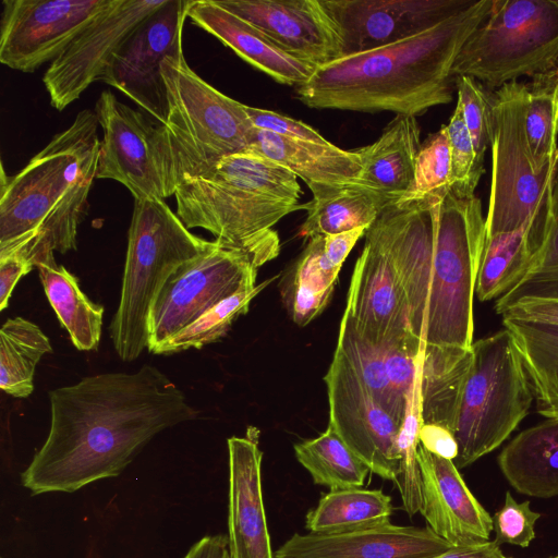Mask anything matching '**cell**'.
I'll list each match as a JSON object with an SVG mask.
<instances>
[{
  "label": "cell",
  "instance_id": "1",
  "mask_svg": "<svg viewBox=\"0 0 558 558\" xmlns=\"http://www.w3.org/2000/svg\"><path fill=\"white\" fill-rule=\"evenodd\" d=\"M46 440L21 474L31 495L74 493L119 476L161 432L198 412L158 367L109 372L49 391Z\"/></svg>",
  "mask_w": 558,
  "mask_h": 558
},
{
  "label": "cell",
  "instance_id": "2",
  "mask_svg": "<svg viewBox=\"0 0 558 558\" xmlns=\"http://www.w3.org/2000/svg\"><path fill=\"white\" fill-rule=\"evenodd\" d=\"M405 295L411 331L432 345L470 348L486 240L481 199L450 187L388 204L377 218Z\"/></svg>",
  "mask_w": 558,
  "mask_h": 558
},
{
  "label": "cell",
  "instance_id": "3",
  "mask_svg": "<svg viewBox=\"0 0 558 558\" xmlns=\"http://www.w3.org/2000/svg\"><path fill=\"white\" fill-rule=\"evenodd\" d=\"M492 1L475 0L410 38L317 66L295 87L299 100L314 109L391 111L414 117L451 102L452 65L488 15Z\"/></svg>",
  "mask_w": 558,
  "mask_h": 558
},
{
  "label": "cell",
  "instance_id": "4",
  "mask_svg": "<svg viewBox=\"0 0 558 558\" xmlns=\"http://www.w3.org/2000/svg\"><path fill=\"white\" fill-rule=\"evenodd\" d=\"M98 126L95 111L82 110L22 170H2L0 258L15 255L36 267L54 252L76 250L97 174Z\"/></svg>",
  "mask_w": 558,
  "mask_h": 558
},
{
  "label": "cell",
  "instance_id": "5",
  "mask_svg": "<svg viewBox=\"0 0 558 558\" xmlns=\"http://www.w3.org/2000/svg\"><path fill=\"white\" fill-rule=\"evenodd\" d=\"M301 195L294 173L250 150L183 179L174 193L177 215L187 229L209 231L219 245L248 254L259 267L279 254L272 227L302 209Z\"/></svg>",
  "mask_w": 558,
  "mask_h": 558
},
{
  "label": "cell",
  "instance_id": "6",
  "mask_svg": "<svg viewBox=\"0 0 558 558\" xmlns=\"http://www.w3.org/2000/svg\"><path fill=\"white\" fill-rule=\"evenodd\" d=\"M214 244L193 234L160 198L134 199L118 308L110 338L124 362L148 347L151 305L170 274Z\"/></svg>",
  "mask_w": 558,
  "mask_h": 558
},
{
  "label": "cell",
  "instance_id": "7",
  "mask_svg": "<svg viewBox=\"0 0 558 558\" xmlns=\"http://www.w3.org/2000/svg\"><path fill=\"white\" fill-rule=\"evenodd\" d=\"M529 84L508 83L492 92V181L486 236L531 228L545 241L551 220L556 163L538 169L532 158L525 111Z\"/></svg>",
  "mask_w": 558,
  "mask_h": 558
},
{
  "label": "cell",
  "instance_id": "8",
  "mask_svg": "<svg viewBox=\"0 0 558 558\" xmlns=\"http://www.w3.org/2000/svg\"><path fill=\"white\" fill-rule=\"evenodd\" d=\"M533 399L530 377L508 329L473 342L453 428L458 470L499 447L525 417Z\"/></svg>",
  "mask_w": 558,
  "mask_h": 558
},
{
  "label": "cell",
  "instance_id": "9",
  "mask_svg": "<svg viewBox=\"0 0 558 558\" xmlns=\"http://www.w3.org/2000/svg\"><path fill=\"white\" fill-rule=\"evenodd\" d=\"M557 71L558 0H493L457 56L451 76H471L495 92L522 76Z\"/></svg>",
  "mask_w": 558,
  "mask_h": 558
},
{
  "label": "cell",
  "instance_id": "10",
  "mask_svg": "<svg viewBox=\"0 0 558 558\" xmlns=\"http://www.w3.org/2000/svg\"><path fill=\"white\" fill-rule=\"evenodd\" d=\"M161 75L168 100L162 125L181 182L207 172L223 157L250 149L255 126L244 104L201 78L184 56L168 57Z\"/></svg>",
  "mask_w": 558,
  "mask_h": 558
},
{
  "label": "cell",
  "instance_id": "11",
  "mask_svg": "<svg viewBox=\"0 0 558 558\" xmlns=\"http://www.w3.org/2000/svg\"><path fill=\"white\" fill-rule=\"evenodd\" d=\"M95 113L102 131L96 178L122 183L134 199L174 195L181 181L163 125L110 90L101 92Z\"/></svg>",
  "mask_w": 558,
  "mask_h": 558
},
{
  "label": "cell",
  "instance_id": "12",
  "mask_svg": "<svg viewBox=\"0 0 558 558\" xmlns=\"http://www.w3.org/2000/svg\"><path fill=\"white\" fill-rule=\"evenodd\" d=\"M258 265L246 253L214 244L178 266L158 292L148 318V351L195 322L205 312L256 282Z\"/></svg>",
  "mask_w": 558,
  "mask_h": 558
},
{
  "label": "cell",
  "instance_id": "13",
  "mask_svg": "<svg viewBox=\"0 0 558 558\" xmlns=\"http://www.w3.org/2000/svg\"><path fill=\"white\" fill-rule=\"evenodd\" d=\"M344 313L356 331L375 345L400 347L420 353L424 344L411 331L405 295L377 219L366 230Z\"/></svg>",
  "mask_w": 558,
  "mask_h": 558
},
{
  "label": "cell",
  "instance_id": "14",
  "mask_svg": "<svg viewBox=\"0 0 558 558\" xmlns=\"http://www.w3.org/2000/svg\"><path fill=\"white\" fill-rule=\"evenodd\" d=\"M113 0H4L0 62L34 72L53 62Z\"/></svg>",
  "mask_w": 558,
  "mask_h": 558
},
{
  "label": "cell",
  "instance_id": "15",
  "mask_svg": "<svg viewBox=\"0 0 558 558\" xmlns=\"http://www.w3.org/2000/svg\"><path fill=\"white\" fill-rule=\"evenodd\" d=\"M190 0H167L117 51L99 81L117 88L165 124L167 89L161 75L168 57H183L182 32Z\"/></svg>",
  "mask_w": 558,
  "mask_h": 558
},
{
  "label": "cell",
  "instance_id": "16",
  "mask_svg": "<svg viewBox=\"0 0 558 558\" xmlns=\"http://www.w3.org/2000/svg\"><path fill=\"white\" fill-rule=\"evenodd\" d=\"M324 379L329 425L372 473L395 482L400 461L398 435L401 424L373 398L338 351H335Z\"/></svg>",
  "mask_w": 558,
  "mask_h": 558
},
{
  "label": "cell",
  "instance_id": "17",
  "mask_svg": "<svg viewBox=\"0 0 558 558\" xmlns=\"http://www.w3.org/2000/svg\"><path fill=\"white\" fill-rule=\"evenodd\" d=\"M167 0H113L57 58L43 82L53 108L61 111L96 81L135 29Z\"/></svg>",
  "mask_w": 558,
  "mask_h": 558
},
{
  "label": "cell",
  "instance_id": "18",
  "mask_svg": "<svg viewBox=\"0 0 558 558\" xmlns=\"http://www.w3.org/2000/svg\"><path fill=\"white\" fill-rule=\"evenodd\" d=\"M475 0H320L342 56L387 46L456 15Z\"/></svg>",
  "mask_w": 558,
  "mask_h": 558
},
{
  "label": "cell",
  "instance_id": "19",
  "mask_svg": "<svg viewBox=\"0 0 558 558\" xmlns=\"http://www.w3.org/2000/svg\"><path fill=\"white\" fill-rule=\"evenodd\" d=\"M251 23L277 48L315 68L342 57L336 27L320 0H215Z\"/></svg>",
  "mask_w": 558,
  "mask_h": 558
},
{
  "label": "cell",
  "instance_id": "20",
  "mask_svg": "<svg viewBox=\"0 0 558 558\" xmlns=\"http://www.w3.org/2000/svg\"><path fill=\"white\" fill-rule=\"evenodd\" d=\"M417 459L422 474L420 512L427 526L453 547L488 542L493 518L471 493L453 461L421 445Z\"/></svg>",
  "mask_w": 558,
  "mask_h": 558
},
{
  "label": "cell",
  "instance_id": "21",
  "mask_svg": "<svg viewBox=\"0 0 558 558\" xmlns=\"http://www.w3.org/2000/svg\"><path fill=\"white\" fill-rule=\"evenodd\" d=\"M453 546L428 526L389 523L335 534H293L275 558H434Z\"/></svg>",
  "mask_w": 558,
  "mask_h": 558
},
{
  "label": "cell",
  "instance_id": "22",
  "mask_svg": "<svg viewBox=\"0 0 558 558\" xmlns=\"http://www.w3.org/2000/svg\"><path fill=\"white\" fill-rule=\"evenodd\" d=\"M257 432L227 440L230 558H275L263 498V452L258 447Z\"/></svg>",
  "mask_w": 558,
  "mask_h": 558
},
{
  "label": "cell",
  "instance_id": "23",
  "mask_svg": "<svg viewBox=\"0 0 558 558\" xmlns=\"http://www.w3.org/2000/svg\"><path fill=\"white\" fill-rule=\"evenodd\" d=\"M336 351L353 368L373 398L402 425L418 379V354L400 347L375 345L343 313Z\"/></svg>",
  "mask_w": 558,
  "mask_h": 558
},
{
  "label": "cell",
  "instance_id": "24",
  "mask_svg": "<svg viewBox=\"0 0 558 558\" xmlns=\"http://www.w3.org/2000/svg\"><path fill=\"white\" fill-rule=\"evenodd\" d=\"M187 17L280 84L296 87L316 69L281 51L255 26L215 0H190Z\"/></svg>",
  "mask_w": 558,
  "mask_h": 558
},
{
  "label": "cell",
  "instance_id": "25",
  "mask_svg": "<svg viewBox=\"0 0 558 558\" xmlns=\"http://www.w3.org/2000/svg\"><path fill=\"white\" fill-rule=\"evenodd\" d=\"M248 150L287 168L307 186L359 184L362 173V161L355 150H344L331 143L289 138L256 128Z\"/></svg>",
  "mask_w": 558,
  "mask_h": 558
},
{
  "label": "cell",
  "instance_id": "26",
  "mask_svg": "<svg viewBox=\"0 0 558 558\" xmlns=\"http://www.w3.org/2000/svg\"><path fill=\"white\" fill-rule=\"evenodd\" d=\"M421 129L416 117L397 114L372 144L355 149L362 161L359 185L396 202L411 190Z\"/></svg>",
  "mask_w": 558,
  "mask_h": 558
},
{
  "label": "cell",
  "instance_id": "27",
  "mask_svg": "<svg viewBox=\"0 0 558 558\" xmlns=\"http://www.w3.org/2000/svg\"><path fill=\"white\" fill-rule=\"evenodd\" d=\"M497 462L518 493L535 498L558 496V420L548 418L518 434Z\"/></svg>",
  "mask_w": 558,
  "mask_h": 558
},
{
  "label": "cell",
  "instance_id": "28",
  "mask_svg": "<svg viewBox=\"0 0 558 558\" xmlns=\"http://www.w3.org/2000/svg\"><path fill=\"white\" fill-rule=\"evenodd\" d=\"M472 363L470 348L424 343L418 354V392L423 424L453 433L464 383Z\"/></svg>",
  "mask_w": 558,
  "mask_h": 558
},
{
  "label": "cell",
  "instance_id": "29",
  "mask_svg": "<svg viewBox=\"0 0 558 558\" xmlns=\"http://www.w3.org/2000/svg\"><path fill=\"white\" fill-rule=\"evenodd\" d=\"M313 197L301 204L306 218L299 234L312 239L331 235L357 228L368 229L381 210L390 203L389 197L359 184L308 186Z\"/></svg>",
  "mask_w": 558,
  "mask_h": 558
},
{
  "label": "cell",
  "instance_id": "30",
  "mask_svg": "<svg viewBox=\"0 0 558 558\" xmlns=\"http://www.w3.org/2000/svg\"><path fill=\"white\" fill-rule=\"evenodd\" d=\"M46 296L58 319L81 351L98 349L105 308L81 290L77 278L54 256L36 266Z\"/></svg>",
  "mask_w": 558,
  "mask_h": 558
},
{
  "label": "cell",
  "instance_id": "31",
  "mask_svg": "<svg viewBox=\"0 0 558 558\" xmlns=\"http://www.w3.org/2000/svg\"><path fill=\"white\" fill-rule=\"evenodd\" d=\"M530 377L537 412L558 420V326L502 317Z\"/></svg>",
  "mask_w": 558,
  "mask_h": 558
},
{
  "label": "cell",
  "instance_id": "32",
  "mask_svg": "<svg viewBox=\"0 0 558 558\" xmlns=\"http://www.w3.org/2000/svg\"><path fill=\"white\" fill-rule=\"evenodd\" d=\"M543 240L531 228L486 236L475 294L482 302L499 299L514 287L529 269Z\"/></svg>",
  "mask_w": 558,
  "mask_h": 558
},
{
  "label": "cell",
  "instance_id": "33",
  "mask_svg": "<svg viewBox=\"0 0 558 558\" xmlns=\"http://www.w3.org/2000/svg\"><path fill=\"white\" fill-rule=\"evenodd\" d=\"M392 511L390 496L380 489H331L307 513L305 527L315 534L364 530L389 523Z\"/></svg>",
  "mask_w": 558,
  "mask_h": 558
},
{
  "label": "cell",
  "instance_id": "34",
  "mask_svg": "<svg viewBox=\"0 0 558 558\" xmlns=\"http://www.w3.org/2000/svg\"><path fill=\"white\" fill-rule=\"evenodd\" d=\"M340 269L325 254L324 236L310 239L282 290L288 312L296 325L304 327L323 312Z\"/></svg>",
  "mask_w": 558,
  "mask_h": 558
},
{
  "label": "cell",
  "instance_id": "35",
  "mask_svg": "<svg viewBox=\"0 0 558 558\" xmlns=\"http://www.w3.org/2000/svg\"><path fill=\"white\" fill-rule=\"evenodd\" d=\"M53 349L48 337L23 317L7 319L0 329V388L14 398L34 391V375L39 361Z\"/></svg>",
  "mask_w": 558,
  "mask_h": 558
},
{
  "label": "cell",
  "instance_id": "36",
  "mask_svg": "<svg viewBox=\"0 0 558 558\" xmlns=\"http://www.w3.org/2000/svg\"><path fill=\"white\" fill-rule=\"evenodd\" d=\"M294 453L313 482L330 490L362 487L371 472L330 425L319 436L295 444Z\"/></svg>",
  "mask_w": 558,
  "mask_h": 558
},
{
  "label": "cell",
  "instance_id": "37",
  "mask_svg": "<svg viewBox=\"0 0 558 558\" xmlns=\"http://www.w3.org/2000/svg\"><path fill=\"white\" fill-rule=\"evenodd\" d=\"M526 298L558 300V160L551 181V220L546 239L519 282L496 300V313L502 315Z\"/></svg>",
  "mask_w": 558,
  "mask_h": 558
},
{
  "label": "cell",
  "instance_id": "38",
  "mask_svg": "<svg viewBox=\"0 0 558 558\" xmlns=\"http://www.w3.org/2000/svg\"><path fill=\"white\" fill-rule=\"evenodd\" d=\"M275 278L256 286L250 282L235 294L221 301L186 328L157 347L153 354H173L203 347L226 336L233 322L248 311L251 301Z\"/></svg>",
  "mask_w": 558,
  "mask_h": 558
},
{
  "label": "cell",
  "instance_id": "39",
  "mask_svg": "<svg viewBox=\"0 0 558 558\" xmlns=\"http://www.w3.org/2000/svg\"><path fill=\"white\" fill-rule=\"evenodd\" d=\"M557 72L534 78L529 84L525 132L533 161L538 169L558 160Z\"/></svg>",
  "mask_w": 558,
  "mask_h": 558
},
{
  "label": "cell",
  "instance_id": "40",
  "mask_svg": "<svg viewBox=\"0 0 558 558\" xmlns=\"http://www.w3.org/2000/svg\"><path fill=\"white\" fill-rule=\"evenodd\" d=\"M420 393L415 389L398 435L399 468L395 485L398 487L404 511L409 517L420 511L422 504V474L417 459L422 426Z\"/></svg>",
  "mask_w": 558,
  "mask_h": 558
},
{
  "label": "cell",
  "instance_id": "41",
  "mask_svg": "<svg viewBox=\"0 0 558 558\" xmlns=\"http://www.w3.org/2000/svg\"><path fill=\"white\" fill-rule=\"evenodd\" d=\"M450 183V142L446 125H441L422 143L415 160L413 184L404 197H422L445 191Z\"/></svg>",
  "mask_w": 558,
  "mask_h": 558
},
{
  "label": "cell",
  "instance_id": "42",
  "mask_svg": "<svg viewBox=\"0 0 558 558\" xmlns=\"http://www.w3.org/2000/svg\"><path fill=\"white\" fill-rule=\"evenodd\" d=\"M454 85L457 102L461 106L477 162L483 167L485 153L492 143V93L466 75L454 77Z\"/></svg>",
  "mask_w": 558,
  "mask_h": 558
},
{
  "label": "cell",
  "instance_id": "43",
  "mask_svg": "<svg viewBox=\"0 0 558 558\" xmlns=\"http://www.w3.org/2000/svg\"><path fill=\"white\" fill-rule=\"evenodd\" d=\"M446 129L451 155L450 189L461 194H474L484 167L477 162L461 106L458 102Z\"/></svg>",
  "mask_w": 558,
  "mask_h": 558
},
{
  "label": "cell",
  "instance_id": "44",
  "mask_svg": "<svg viewBox=\"0 0 558 558\" xmlns=\"http://www.w3.org/2000/svg\"><path fill=\"white\" fill-rule=\"evenodd\" d=\"M493 518L495 542L527 547L535 538V523L541 513L533 511L530 501L518 502L510 492L506 493L502 507Z\"/></svg>",
  "mask_w": 558,
  "mask_h": 558
},
{
  "label": "cell",
  "instance_id": "45",
  "mask_svg": "<svg viewBox=\"0 0 558 558\" xmlns=\"http://www.w3.org/2000/svg\"><path fill=\"white\" fill-rule=\"evenodd\" d=\"M245 111L256 129L269 131L289 138L328 144L317 130L308 124L278 112L244 105Z\"/></svg>",
  "mask_w": 558,
  "mask_h": 558
},
{
  "label": "cell",
  "instance_id": "46",
  "mask_svg": "<svg viewBox=\"0 0 558 558\" xmlns=\"http://www.w3.org/2000/svg\"><path fill=\"white\" fill-rule=\"evenodd\" d=\"M501 316L558 326V300L522 299L511 305Z\"/></svg>",
  "mask_w": 558,
  "mask_h": 558
},
{
  "label": "cell",
  "instance_id": "47",
  "mask_svg": "<svg viewBox=\"0 0 558 558\" xmlns=\"http://www.w3.org/2000/svg\"><path fill=\"white\" fill-rule=\"evenodd\" d=\"M418 438L423 448L438 457L453 461L458 456L454 435L444 426L422 424Z\"/></svg>",
  "mask_w": 558,
  "mask_h": 558
},
{
  "label": "cell",
  "instance_id": "48",
  "mask_svg": "<svg viewBox=\"0 0 558 558\" xmlns=\"http://www.w3.org/2000/svg\"><path fill=\"white\" fill-rule=\"evenodd\" d=\"M33 268L34 266L15 255L0 258V311L9 306L16 283Z\"/></svg>",
  "mask_w": 558,
  "mask_h": 558
},
{
  "label": "cell",
  "instance_id": "49",
  "mask_svg": "<svg viewBox=\"0 0 558 558\" xmlns=\"http://www.w3.org/2000/svg\"><path fill=\"white\" fill-rule=\"evenodd\" d=\"M183 558H230L228 536L206 535L195 542Z\"/></svg>",
  "mask_w": 558,
  "mask_h": 558
},
{
  "label": "cell",
  "instance_id": "50",
  "mask_svg": "<svg viewBox=\"0 0 558 558\" xmlns=\"http://www.w3.org/2000/svg\"><path fill=\"white\" fill-rule=\"evenodd\" d=\"M434 558H507L500 550L499 545L495 541L466 546L452 547L448 551Z\"/></svg>",
  "mask_w": 558,
  "mask_h": 558
},
{
  "label": "cell",
  "instance_id": "51",
  "mask_svg": "<svg viewBox=\"0 0 558 558\" xmlns=\"http://www.w3.org/2000/svg\"><path fill=\"white\" fill-rule=\"evenodd\" d=\"M549 558H558V555H557V556H554V557H549Z\"/></svg>",
  "mask_w": 558,
  "mask_h": 558
},
{
  "label": "cell",
  "instance_id": "52",
  "mask_svg": "<svg viewBox=\"0 0 558 558\" xmlns=\"http://www.w3.org/2000/svg\"><path fill=\"white\" fill-rule=\"evenodd\" d=\"M557 131H558V122H557Z\"/></svg>",
  "mask_w": 558,
  "mask_h": 558
},
{
  "label": "cell",
  "instance_id": "53",
  "mask_svg": "<svg viewBox=\"0 0 558 558\" xmlns=\"http://www.w3.org/2000/svg\"><path fill=\"white\" fill-rule=\"evenodd\" d=\"M557 77H558V72H557Z\"/></svg>",
  "mask_w": 558,
  "mask_h": 558
}]
</instances>
